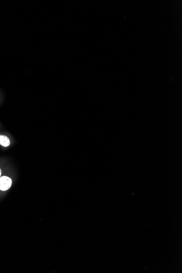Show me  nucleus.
I'll return each instance as SVG.
<instances>
[{
	"label": "nucleus",
	"mask_w": 182,
	"mask_h": 273,
	"mask_svg": "<svg viewBox=\"0 0 182 273\" xmlns=\"http://www.w3.org/2000/svg\"><path fill=\"white\" fill-rule=\"evenodd\" d=\"M12 180L7 176H2L0 177V190L7 191L12 186Z\"/></svg>",
	"instance_id": "1"
},
{
	"label": "nucleus",
	"mask_w": 182,
	"mask_h": 273,
	"mask_svg": "<svg viewBox=\"0 0 182 273\" xmlns=\"http://www.w3.org/2000/svg\"><path fill=\"white\" fill-rule=\"evenodd\" d=\"M1 174H2V172H1V170L0 169V177L1 176Z\"/></svg>",
	"instance_id": "3"
},
{
	"label": "nucleus",
	"mask_w": 182,
	"mask_h": 273,
	"mask_svg": "<svg viewBox=\"0 0 182 273\" xmlns=\"http://www.w3.org/2000/svg\"><path fill=\"white\" fill-rule=\"evenodd\" d=\"M10 140L7 136L0 135V145L3 147H7L10 145Z\"/></svg>",
	"instance_id": "2"
}]
</instances>
